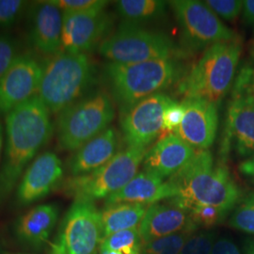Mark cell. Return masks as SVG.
Wrapping results in <instances>:
<instances>
[{
    "label": "cell",
    "mask_w": 254,
    "mask_h": 254,
    "mask_svg": "<svg viewBox=\"0 0 254 254\" xmlns=\"http://www.w3.org/2000/svg\"><path fill=\"white\" fill-rule=\"evenodd\" d=\"M50 112L38 96L6 115V147L0 171V202L16 186L27 164L47 143L54 127Z\"/></svg>",
    "instance_id": "1"
},
{
    "label": "cell",
    "mask_w": 254,
    "mask_h": 254,
    "mask_svg": "<svg viewBox=\"0 0 254 254\" xmlns=\"http://www.w3.org/2000/svg\"><path fill=\"white\" fill-rule=\"evenodd\" d=\"M167 183L173 192L172 199L214 206L227 215L243 197L227 166L216 162L210 150L197 151Z\"/></svg>",
    "instance_id": "2"
},
{
    "label": "cell",
    "mask_w": 254,
    "mask_h": 254,
    "mask_svg": "<svg viewBox=\"0 0 254 254\" xmlns=\"http://www.w3.org/2000/svg\"><path fill=\"white\" fill-rule=\"evenodd\" d=\"M186 68L177 59L155 60L136 64L108 62L103 76L110 96L125 110L178 84L186 75Z\"/></svg>",
    "instance_id": "3"
},
{
    "label": "cell",
    "mask_w": 254,
    "mask_h": 254,
    "mask_svg": "<svg viewBox=\"0 0 254 254\" xmlns=\"http://www.w3.org/2000/svg\"><path fill=\"white\" fill-rule=\"evenodd\" d=\"M96 73V66L90 55L62 50L43 64L37 96L50 113L60 114L90 92Z\"/></svg>",
    "instance_id": "4"
},
{
    "label": "cell",
    "mask_w": 254,
    "mask_h": 254,
    "mask_svg": "<svg viewBox=\"0 0 254 254\" xmlns=\"http://www.w3.org/2000/svg\"><path fill=\"white\" fill-rule=\"evenodd\" d=\"M241 52L238 40L210 46L178 83V91L184 98H201L218 107L233 87Z\"/></svg>",
    "instance_id": "5"
},
{
    "label": "cell",
    "mask_w": 254,
    "mask_h": 254,
    "mask_svg": "<svg viewBox=\"0 0 254 254\" xmlns=\"http://www.w3.org/2000/svg\"><path fill=\"white\" fill-rule=\"evenodd\" d=\"M58 115V146L63 151L74 152L110 127L115 118V109L109 93L95 90Z\"/></svg>",
    "instance_id": "6"
},
{
    "label": "cell",
    "mask_w": 254,
    "mask_h": 254,
    "mask_svg": "<svg viewBox=\"0 0 254 254\" xmlns=\"http://www.w3.org/2000/svg\"><path fill=\"white\" fill-rule=\"evenodd\" d=\"M101 56L109 63L136 64L186 56L166 33L142 25L122 22L99 46Z\"/></svg>",
    "instance_id": "7"
},
{
    "label": "cell",
    "mask_w": 254,
    "mask_h": 254,
    "mask_svg": "<svg viewBox=\"0 0 254 254\" xmlns=\"http://www.w3.org/2000/svg\"><path fill=\"white\" fill-rule=\"evenodd\" d=\"M148 149L127 146L108 163L90 173L69 177L62 184L64 193L74 200L108 199L136 176Z\"/></svg>",
    "instance_id": "8"
},
{
    "label": "cell",
    "mask_w": 254,
    "mask_h": 254,
    "mask_svg": "<svg viewBox=\"0 0 254 254\" xmlns=\"http://www.w3.org/2000/svg\"><path fill=\"white\" fill-rule=\"evenodd\" d=\"M169 6L180 27L185 52H199L218 43L237 40L236 32L203 1L174 0L169 2Z\"/></svg>",
    "instance_id": "9"
},
{
    "label": "cell",
    "mask_w": 254,
    "mask_h": 254,
    "mask_svg": "<svg viewBox=\"0 0 254 254\" xmlns=\"http://www.w3.org/2000/svg\"><path fill=\"white\" fill-rule=\"evenodd\" d=\"M102 241L100 211L91 201L74 200L62 221L49 254H97Z\"/></svg>",
    "instance_id": "10"
},
{
    "label": "cell",
    "mask_w": 254,
    "mask_h": 254,
    "mask_svg": "<svg viewBox=\"0 0 254 254\" xmlns=\"http://www.w3.org/2000/svg\"><path fill=\"white\" fill-rule=\"evenodd\" d=\"M173 101L162 92L122 110L120 126L127 145L149 149V145L163 131L164 111Z\"/></svg>",
    "instance_id": "11"
},
{
    "label": "cell",
    "mask_w": 254,
    "mask_h": 254,
    "mask_svg": "<svg viewBox=\"0 0 254 254\" xmlns=\"http://www.w3.org/2000/svg\"><path fill=\"white\" fill-rule=\"evenodd\" d=\"M114 20L108 10L64 13L63 50L90 54L111 34Z\"/></svg>",
    "instance_id": "12"
},
{
    "label": "cell",
    "mask_w": 254,
    "mask_h": 254,
    "mask_svg": "<svg viewBox=\"0 0 254 254\" xmlns=\"http://www.w3.org/2000/svg\"><path fill=\"white\" fill-rule=\"evenodd\" d=\"M43 64L32 55L19 54L0 80V116L37 96Z\"/></svg>",
    "instance_id": "13"
},
{
    "label": "cell",
    "mask_w": 254,
    "mask_h": 254,
    "mask_svg": "<svg viewBox=\"0 0 254 254\" xmlns=\"http://www.w3.org/2000/svg\"><path fill=\"white\" fill-rule=\"evenodd\" d=\"M232 151L246 159L254 154V104L243 98L232 97L229 103L220 161L225 163Z\"/></svg>",
    "instance_id": "14"
},
{
    "label": "cell",
    "mask_w": 254,
    "mask_h": 254,
    "mask_svg": "<svg viewBox=\"0 0 254 254\" xmlns=\"http://www.w3.org/2000/svg\"><path fill=\"white\" fill-rule=\"evenodd\" d=\"M185 116L175 132L196 151L209 150L218 134V106L201 98H184Z\"/></svg>",
    "instance_id": "15"
},
{
    "label": "cell",
    "mask_w": 254,
    "mask_h": 254,
    "mask_svg": "<svg viewBox=\"0 0 254 254\" xmlns=\"http://www.w3.org/2000/svg\"><path fill=\"white\" fill-rule=\"evenodd\" d=\"M64 179L62 160L52 152L39 155L31 163L19 185L16 199L20 205H28L47 196Z\"/></svg>",
    "instance_id": "16"
},
{
    "label": "cell",
    "mask_w": 254,
    "mask_h": 254,
    "mask_svg": "<svg viewBox=\"0 0 254 254\" xmlns=\"http://www.w3.org/2000/svg\"><path fill=\"white\" fill-rule=\"evenodd\" d=\"M64 13L51 0L37 2L30 10L29 42L38 52L49 57L63 50Z\"/></svg>",
    "instance_id": "17"
},
{
    "label": "cell",
    "mask_w": 254,
    "mask_h": 254,
    "mask_svg": "<svg viewBox=\"0 0 254 254\" xmlns=\"http://www.w3.org/2000/svg\"><path fill=\"white\" fill-rule=\"evenodd\" d=\"M196 152L177 134H168L148 149L143 171L168 180L189 163Z\"/></svg>",
    "instance_id": "18"
},
{
    "label": "cell",
    "mask_w": 254,
    "mask_h": 254,
    "mask_svg": "<svg viewBox=\"0 0 254 254\" xmlns=\"http://www.w3.org/2000/svg\"><path fill=\"white\" fill-rule=\"evenodd\" d=\"M190 212L173 200L159 201L148 206L138 230L142 242L178 233L192 224Z\"/></svg>",
    "instance_id": "19"
},
{
    "label": "cell",
    "mask_w": 254,
    "mask_h": 254,
    "mask_svg": "<svg viewBox=\"0 0 254 254\" xmlns=\"http://www.w3.org/2000/svg\"><path fill=\"white\" fill-rule=\"evenodd\" d=\"M120 150L118 131L109 127L73 152L68 161V172L71 177L91 173L108 163Z\"/></svg>",
    "instance_id": "20"
},
{
    "label": "cell",
    "mask_w": 254,
    "mask_h": 254,
    "mask_svg": "<svg viewBox=\"0 0 254 254\" xmlns=\"http://www.w3.org/2000/svg\"><path fill=\"white\" fill-rule=\"evenodd\" d=\"M172 198L173 192L167 180L142 171L137 173L125 188L109 197L106 205L121 202L151 205Z\"/></svg>",
    "instance_id": "21"
},
{
    "label": "cell",
    "mask_w": 254,
    "mask_h": 254,
    "mask_svg": "<svg viewBox=\"0 0 254 254\" xmlns=\"http://www.w3.org/2000/svg\"><path fill=\"white\" fill-rule=\"evenodd\" d=\"M59 218L54 204H42L29 210L15 223V235L24 244L39 249L49 239Z\"/></svg>",
    "instance_id": "22"
},
{
    "label": "cell",
    "mask_w": 254,
    "mask_h": 254,
    "mask_svg": "<svg viewBox=\"0 0 254 254\" xmlns=\"http://www.w3.org/2000/svg\"><path fill=\"white\" fill-rule=\"evenodd\" d=\"M148 206L129 202L107 204L100 211L103 240L119 232L139 227Z\"/></svg>",
    "instance_id": "23"
},
{
    "label": "cell",
    "mask_w": 254,
    "mask_h": 254,
    "mask_svg": "<svg viewBox=\"0 0 254 254\" xmlns=\"http://www.w3.org/2000/svg\"><path fill=\"white\" fill-rule=\"evenodd\" d=\"M169 2L161 0H120L115 9L123 22L142 25L164 17Z\"/></svg>",
    "instance_id": "24"
},
{
    "label": "cell",
    "mask_w": 254,
    "mask_h": 254,
    "mask_svg": "<svg viewBox=\"0 0 254 254\" xmlns=\"http://www.w3.org/2000/svg\"><path fill=\"white\" fill-rule=\"evenodd\" d=\"M199 229L192 223L178 233L144 243L141 254H179L186 242Z\"/></svg>",
    "instance_id": "25"
},
{
    "label": "cell",
    "mask_w": 254,
    "mask_h": 254,
    "mask_svg": "<svg viewBox=\"0 0 254 254\" xmlns=\"http://www.w3.org/2000/svg\"><path fill=\"white\" fill-rule=\"evenodd\" d=\"M143 242L138 228L113 234L102 241L100 251H114L121 254H141Z\"/></svg>",
    "instance_id": "26"
},
{
    "label": "cell",
    "mask_w": 254,
    "mask_h": 254,
    "mask_svg": "<svg viewBox=\"0 0 254 254\" xmlns=\"http://www.w3.org/2000/svg\"><path fill=\"white\" fill-rule=\"evenodd\" d=\"M170 200H173L175 203H177L183 208L187 209L190 212L192 222L199 230L200 228L207 230L210 228L214 227L219 224L227 216L226 213L214 206L194 204V203L177 200L174 198Z\"/></svg>",
    "instance_id": "27"
},
{
    "label": "cell",
    "mask_w": 254,
    "mask_h": 254,
    "mask_svg": "<svg viewBox=\"0 0 254 254\" xmlns=\"http://www.w3.org/2000/svg\"><path fill=\"white\" fill-rule=\"evenodd\" d=\"M229 225L254 235V191L248 193L237 203L229 219Z\"/></svg>",
    "instance_id": "28"
},
{
    "label": "cell",
    "mask_w": 254,
    "mask_h": 254,
    "mask_svg": "<svg viewBox=\"0 0 254 254\" xmlns=\"http://www.w3.org/2000/svg\"><path fill=\"white\" fill-rule=\"evenodd\" d=\"M232 97L243 98L254 104V66L245 64L236 73Z\"/></svg>",
    "instance_id": "29"
},
{
    "label": "cell",
    "mask_w": 254,
    "mask_h": 254,
    "mask_svg": "<svg viewBox=\"0 0 254 254\" xmlns=\"http://www.w3.org/2000/svg\"><path fill=\"white\" fill-rule=\"evenodd\" d=\"M216 239L212 231L199 230L186 242L179 254H210Z\"/></svg>",
    "instance_id": "30"
},
{
    "label": "cell",
    "mask_w": 254,
    "mask_h": 254,
    "mask_svg": "<svg viewBox=\"0 0 254 254\" xmlns=\"http://www.w3.org/2000/svg\"><path fill=\"white\" fill-rule=\"evenodd\" d=\"M29 6L27 1L0 0V28H9L18 22Z\"/></svg>",
    "instance_id": "31"
},
{
    "label": "cell",
    "mask_w": 254,
    "mask_h": 254,
    "mask_svg": "<svg viewBox=\"0 0 254 254\" xmlns=\"http://www.w3.org/2000/svg\"><path fill=\"white\" fill-rule=\"evenodd\" d=\"M203 3L218 18L228 22L235 21L243 9V1L241 0H205Z\"/></svg>",
    "instance_id": "32"
},
{
    "label": "cell",
    "mask_w": 254,
    "mask_h": 254,
    "mask_svg": "<svg viewBox=\"0 0 254 254\" xmlns=\"http://www.w3.org/2000/svg\"><path fill=\"white\" fill-rule=\"evenodd\" d=\"M63 13H80L105 9L109 1L104 0H51Z\"/></svg>",
    "instance_id": "33"
},
{
    "label": "cell",
    "mask_w": 254,
    "mask_h": 254,
    "mask_svg": "<svg viewBox=\"0 0 254 254\" xmlns=\"http://www.w3.org/2000/svg\"><path fill=\"white\" fill-rule=\"evenodd\" d=\"M16 42L9 36H0V80L18 56Z\"/></svg>",
    "instance_id": "34"
},
{
    "label": "cell",
    "mask_w": 254,
    "mask_h": 254,
    "mask_svg": "<svg viewBox=\"0 0 254 254\" xmlns=\"http://www.w3.org/2000/svg\"><path fill=\"white\" fill-rule=\"evenodd\" d=\"M184 116L185 107L183 103L173 101L164 111L163 132H169L170 134L175 133L181 126Z\"/></svg>",
    "instance_id": "35"
},
{
    "label": "cell",
    "mask_w": 254,
    "mask_h": 254,
    "mask_svg": "<svg viewBox=\"0 0 254 254\" xmlns=\"http://www.w3.org/2000/svg\"><path fill=\"white\" fill-rule=\"evenodd\" d=\"M210 254H241L237 246L229 238L216 239Z\"/></svg>",
    "instance_id": "36"
},
{
    "label": "cell",
    "mask_w": 254,
    "mask_h": 254,
    "mask_svg": "<svg viewBox=\"0 0 254 254\" xmlns=\"http://www.w3.org/2000/svg\"><path fill=\"white\" fill-rule=\"evenodd\" d=\"M242 15L244 21L254 31V0L243 1Z\"/></svg>",
    "instance_id": "37"
},
{
    "label": "cell",
    "mask_w": 254,
    "mask_h": 254,
    "mask_svg": "<svg viewBox=\"0 0 254 254\" xmlns=\"http://www.w3.org/2000/svg\"><path fill=\"white\" fill-rule=\"evenodd\" d=\"M238 169L239 172L242 175H244L246 178L254 182V154L253 156L245 159L243 162H241Z\"/></svg>",
    "instance_id": "38"
},
{
    "label": "cell",
    "mask_w": 254,
    "mask_h": 254,
    "mask_svg": "<svg viewBox=\"0 0 254 254\" xmlns=\"http://www.w3.org/2000/svg\"><path fill=\"white\" fill-rule=\"evenodd\" d=\"M246 254H254V241H251L247 244Z\"/></svg>",
    "instance_id": "39"
},
{
    "label": "cell",
    "mask_w": 254,
    "mask_h": 254,
    "mask_svg": "<svg viewBox=\"0 0 254 254\" xmlns=\"http://www.w3.org/2000/svg\"><path fill=\"white\" fill-rule=\"evenodd\" d=\"M2 144H3V127H2V125L0 123V154H1Z\"/></svg>",
    "instance_id": "40"
},
{
    "label": "cell",
    "mask_w": 254,
    "mask_h": 254,
    "mask_svg": "<svg viewBox=\"0 0 254 254\" xmlns=\"http://www.w3.org/2000/svg\"><path fill=\"white\" fill-rule=\"evenodd\" d=\"M100 254H121L117 253V252H114V251H100L99 252Z\"/></svg>",
    "instance_id": "41"
}]
</instances>
